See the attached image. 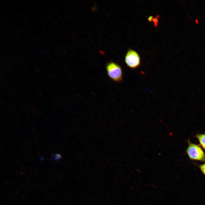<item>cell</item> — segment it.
Masks as SVG:
<instances>
[{
	"mask_svg": "<svg viewBox=\"0 0 205 205\" xmlns=\"http://www.w3.org/2000/svg\"><path fill=\"white\" fill-rule=\"evenodd\" d=\"M188 146L186 152L190 159L205 162V154L202 148L198 145L188 140Z\"/></svg>",
	"mask_w": 205,
	"mask_h": 205,
	"instance_id": "1",
	"label": "cell"
},
{
	"mask_svg": "<svg viewBox=\"0 0 205 205\" xmlns=\"http://www.w3.org/2000/svg\"><path fill=\"white\" fill-rule=\"evenodd\" d=\"M106 68L107 74L110 79L117 82L122 81L123 73L122 68L120 65L110 61L106 64Z\"/></svg>",
	"mask_w": 205,
	"mask_h": 205,
	"instance_id": "2",
	"label": "cell"
},
{
	"mask_svg": "<svg viewBox=\"0 0 205 205\" xmlns=\"http://www.w3.org/2000/svg\"><path fill=\"white\" fill-rule=\"evenodd\" d=\"M125 61L127 66L133 69L138 68L141 65V58L139 54L130 48L125 56Z\"/></svg>",
	"mask_w": 205,
	"mask_h": 205,
	"instance_id": "3",
	"label": "cell"
},
{
	"mask_svg": "<svg viewBox=\"0 0 205 205\" xmlns=\"http://www.w3.org/2000/svg\"><path fill=\"white\" fill-rule=\"evenodd\" d=\"M202 147L205 150V134H197L196 136Z\"/></svg>",
	"mask_w": 205,
	"mask_h": 205,
	"instance_id": "4",
	"label": "cell"
},
{
	"mask_svg": "<svg viewBox=\"0 0 205 205\" xmlns=\"http://www.w3.org/2000/svg\"><path fill=\"white\" fill-rule=\"evenodd\" d=\"M198 167L202 173L205 176V163L199 165Z\"/></svg>",
	"mask_w": 205,
	"mask_h": 205,
	"instance_id": "5",
	"label": "cell"
},
{
	"mask_svg": "<svg viewBox=\"0 0 205 205\" xmlns=\"http://www.w3.org/2000/svg\"><path fill=\"white\" fill-rule=\"evenodd\" d=\"M61 156L59 154H56V157H54V160L57 161L59 160L60 157Z\"/></svg>",
	"mask_w": 205,
	"mask_h": 205,
	"instance_id": "6",
	"label": "cell"
}]
</instances>
